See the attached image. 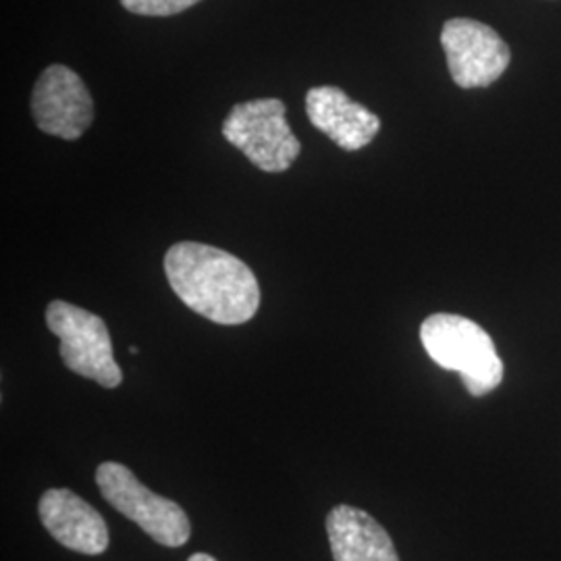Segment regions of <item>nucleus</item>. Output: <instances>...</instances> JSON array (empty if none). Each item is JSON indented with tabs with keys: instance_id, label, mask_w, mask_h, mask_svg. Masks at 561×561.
Returning a JSON list of instances; mask_svg holds the SVG:
<instances>
[{
	"instance_id": "obj_1",
	"label": "nucleus",
	"mask_w": 561,
	"mask_h": 561,
	"mask_svg": "<svg viewBox=\"0 0 561 561\" xmlns=\"http://www.w3.org/2000/svg\"><path fill=\"white\" fill-rule=\"evenodd\" d=\"M164 275L187 308L217 324H243L261 308V285L252 268L215 245H171L164 254Z\"/></svg>"
},
{
	"instance_id": "obj_2",
	"label": "nucleus",
	"mask_w": 561,
	"mask_h": 561,
	"mask_svg": "<svg viewBox=\"0 0 561 561\" xmlns=\"http://www.w3.org/2000/svg\"><path fill=\"white\" fill-rule=\"evenodd\" d=\"M421 341L435 364L460 375L470 396L482 398L502 385V358L481 324L460 314H431L422 322Z\"/></svg>"
},
{
	"instance_id": "obj_3",
	"label": "nucleus",
	"mask_w": 561,
	"mask_h": 561,
	"mask_svg": "<svg viewBox=\"0 0 561 561\" xmlns=\"http://www.w3.org/2000/svg\"><path fill=\"white\" fill-rule=\"evenodd\" d=\"M285 113L279 99L240 102L222 121V136L264 173H283L301 152Z\"/></svg>"
},
{
	"instance_id": "obj_4",
	"label": "nucleus",
	"mask_w": 561,
	"mask_h": 561,
	"mask_svg": "<svg viewBox=\"0 0 561 561\" xmlns=\"http://www.w3.org/2000/svg\"><path fill=\"white\" fill-rule=\"evenodd\" d=\"M96 484L106 502L162 547H181L192 537V524L180 503L152 493L127 466L104 461L96 468Z\"/></svg>"
},
{
	"instance_id": "obj_5",
	"label": "nucleus",
	"mask_w": 561,
	"mask_h": 561,
	"mask_svg": "<svg viewBox=\"0 0 561 561\" xmlns=\"http://www.w3.org/2000/svg\"><path fill=\"white\" fill-rule=\"evenodd\" d=\"M46 324L59 337L60 358L71 373L106 389L119 387L123 373L113 356L108 329L99 314L69 301L55 300L46 308Z\"/></svg>"
},
{
	"instance_id": "obj_6",
	"label": "nucleus",
	"mask_w": 561,
	"mask_h": 561,
	"mask_svg": "<svg viewBox=\"0 0 561 561\" xmlns=\"http://www.w3.org/2000/svg\"><path fill=\"white\" fill-rule=\"evenodd\" d=\"M442 46L451 80L463 90L489 88L512 62L510 46L481 21L463 18L447 21L443 25Z\"/></svg>"
},
{
	"instance_id": "obj_7",
	"label": "nucleus",
	"mask_w": 561,
	"mask_h": 561,
	"mask_svg": "<svg viewBox=\"0 0 561 561\" xmlns=\"http://www.w3.org/2000/svg\"><path fill=\"white\" fill-rule=\"evenodd\" d=\"M32 115L44 134L76 141L94 121V101L76 71L65 65H50L34 85Z\"/></svg>"
},
{
	"instance_id": "obj_8",
	"label": "nucleus",
	"mask_w": 561,
	"mask_h": 561,
	"mask_svg": "<svg viewBox=\"0 0 561 561\" xmlns=\"http://www.w3.org/2000/svg\"><path fill=\"white\" fill-rule=\"evenodd\" d=\"M44 528L55 541L83 556H101L111 535L101 514L69 489H48L38 503Z\"/></svg>"
},
{
	"instance_id": "obj_9",
	"label": "nucleus",
	"mask_w": 561,
	"mask_h": 561,
	"mask_svg": "<svg viewBox=\"0 0 561 561\" xmlns=\"http://www.w3.org/2000/svg\"><path fill=\"white\" fill-rule=\"evenodd\" d=\"M306 113L319 131L347 152L362 150L381 131V119L335 85L310 88Z\"/></svg>"
},
{
	"instance_id": "obj_10",
	"label": "nucleus",
	"mask_w": 561,
	"mask_h": 561,
	"mask_svg": "<svg viewBox=\"0 0 561 561\" xmlns=\"http://www.w3.org/2000/svg\"><path fill=\"white\" fill-rule=\"evenodd\" d=\"M327 535L335 561H400L389 533L358 507H333L327 516Z\"/></svg>"
},
{
	"instance_id": "obj_11",
	"label": "nucleus",
	"mask_w": 561,
	"mask_h": 561,
	"mask_svg": "<svg viewBox=\"0 0 561 561\" xmlns=\"http://www.w3.org/2000/svg\"><path fill=\"white\" fill-rule=\"evenodd\" d=\"M201 0H121V4L136 15L146 18H169L183 13L185 9L198 4Z\"/></svg>"
},
{
	"instance_id": "obj_12",
	"label": "nucleus",
	"mask_w": 561,
	"mask_h": 561,
	"mask_svg": "<svg viewBox=\"0 0 561 561\" xmlns=\"http://www.w3.org/2000/svg\"><path fill=\"white\" fill-rule=\"evenodd\" d=\"M187 561H217L213 556H208V553H194L192 558Z\"/></svg>"
}]
</instances>
